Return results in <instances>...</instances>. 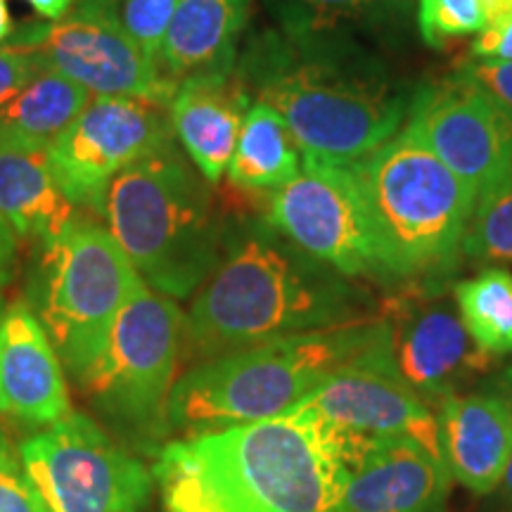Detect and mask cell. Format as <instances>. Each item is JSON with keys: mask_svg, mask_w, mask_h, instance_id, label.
<instances>
[{"mask_svg": "<svg viewBox=\"0 0 512 512\" xmlns=\"http://www.w3.org/2000/svg\"><path fill=\"white\" fill-rule=\"evenodd\" d=\"M366 316L368 297L354 280L306 254L268 219H240L226 226L219 266L192 294L185 351L204 361Z\"/></svg>", "mask_w": 512, "mask_h": 512, "instance_id": "6da1fadb", "label": "cell"}, {"mask_svg": "<svg viewBox=\"0 0 512 512\" xmlns=\"http://www.w3.org/2000/svg\"><path fill=\"white\" fill-rule=\"evenodd\" d=\"M235 74L249 98L287 121L304 157L337 164H358L387 143L411 105L356 38L266 31Z\"/></svg>", "mask_w": 512, "mask_h": 512, "instance_id": "7a4b0ae2", "label": "cell"}, {"mask_svg": "<svg viewBox=\"0 0 512 512\" xmlns=\"http://www.w3.org/2000/svg\"><path fill=\"white\" fill-rule=\"evenodd\" d=\"M344 470L328 432L285 413L169 441L152 477L162 512H328Z\"/></svg>", "mask_w": 512, "mask_h": 512, "instance_id": "3957f363", "label": "cell"}, {"mask_svg": "<svg viewBox=\"0 0 512 512\" xmlns=\"http://www.w3.org/2000/svg\"><path fill=\"white\" fill-rule=\"evenodd\" d=\"M102 216L143 283L166 297H192L219 266L226 223L176 138L114 178Z\"/></svg>", "mask_w": 512, "mask_h": 512, "instance_id": "277c9868", "label": "cell"}, {"mask_svg": "<svg viewBox=\"0 0 512 512\" xmlns=\"http://www.w3.org/2000/svg\"><path fill=\"white\" fill-rule=\"evenodd\" d=\"M380 328L375 313L204 358L171 389L166 430L190 437L285 415L330 373L368 349Z\"/></svg>", "mask_w": 512, "mask_h": 512, "instance_id": "5b68a950", "label": "cell"}, {"mask_svg": "<svg viewBox=\"0 0 512 512\" xmlns=\"http://www.w3.org/2000/svg\"><path fill=\"white\" fill-rule=\"evenodd\" d=\"M354 166L396 287L441 283L456 268L475 216L463 181L408 128Z\"/></svg>", "mask_w": 512, "mask_h": 512, "instance_id": "8992f818", "label": "cell"}, {"mask_svg": "<svg viewBox=\"0 0 512 512\" xmlns=\"http://www.w3.org/2000/svg\"><path fill=\"white\" fill-rule=\"evenodd\" d=\"M143 285L110 228L76 214L55 238L38 242L27 302L64 370L79 380L105 349L121 309Z\"/></svg>", "mask_w": 512, "mask_h": 512, "instance_id": "52a82bcc", "label": "cell"}, {"mask_svg": "<svg viewBox=\"0 0 512 512\" xmlns=\"http://www.w3.org/2000/svg\"><path fill=\"white\" fill-rule=\"evenodd\" d=\"M185 342L188 318L178 299L143 285L114 320L105 349L76 382L102 413L128 430L164 437Z\"/></svg>", "mask_w": 512, "mask_h": 512, "instance_id": "ba28073f", "label": "cell"}, {"mask_svg": "<svg viewBox=\"0 0 512 512\" xmlns=\"http://www.w3.org/2000/svg\"><path fill=\"white\" fill-rule=\"evenodd\" d=\"M266 219L347 278L396 287L354 164L302 155L299 174L273 192Z\"/></svg>", "mask_w": 512, "mask_h": 512, "instance_id": "9c48e42d", "label": "cell"}, {"mask_svg": "<svg viewBox=\"0 0 512 512\" xmlns=\"http://www.w3.org/2000/svg\"><path fill=\"white\" fill-rule=\"evenodd\" d=\"M19 458L48 512H143L155 486L143 460L79 411L24 439Z\"/></svg>", "mask_w": 512, "mask_h": 512, "instance_id": "30bf717a", "label": "cell"}, {"mask_svg": "<svg viewBox=\"0 0 512 512\" xmlns=\"http://www.w3.org/2000/svg\"><path fill=\"white\" fill-rule=\"evenodd\" d=\"M5 43L27 48L93 98H143L169 105L176 86L124 29L112 8L79 0L67 15L27 22Z\"/></svg>", "mask_w": 512, "mask_h": 512, "instance_id": "8fae6325", "label": "cell"}, {"mask_svg": "<svg viewBox=\"0 0 512 512\" xmlns=\"http://www.w3.org/2000/svg\"><path fill=\"white\" fill-rule=\"evenodd\" d=\"M384 325V358L427 406L470 392L498 366L479 349L441 283H408L377 311Z\"/></svg>", "mask_w": 512, "mask_h": 512, "instance_id": "7c38bea8", "label": "cell"}, {"mask_svg": "<svg viewBox=\"0 0 512 512\" xmlns=\"http://www.w3.org/2000/svg\"><path fill=\"white\" fill-rule=\"evenodd\" d=\"M406 128L463 181L475 211L512 181V117L465 69L420 86Z\"/></svg>", "mask_w": 512, "mask_h": 512, "instance_id": "4fadbf2b", "label": "cell"}, {"mask_svg": "<svg viewBox=\"0 0 512 512\" xmlns=\"http://www.w3.org/2000/svg\"><path fill=\"white\" fill-rule=\"evenodd\" d=\"M382 339L384 325L368 349L330 373L287 413L318 425L337 446L411 437L441 456L437 415L394 373Z\"/></svg>", "mask_w": 512, "mask_h": 512, "instance_id": "5bb4252c", "label": "cell"}, {"mask_svg": "<svg viewBox=\"0 0 512 512\" xmlns=\"http://www.w3.org/2000/svg\"><path fill=\"white\" fill-rule=\"evenodd\" d=\"M174 138L169 105L143 98H93L48 147V164L76 209L102 214L114 178Z\"/></svg>", "mask_w": 512, "mask_h": 512, "instance_id": "9a60e30c", "label": "cell"}, {"mask_svg": "<svg viewBox=\"0 0 512 512\" xmlns=\"http://www.w3.org/2000/svg\"><path fill=\"white\" fill-rule=\"evenodd\" d=\"M344 467L328 512H446L453 477L444 458L418 439L363 441Z\"/></svg>", "mask_w": 512, "mask_h": 512, "instance_id": "2e32d148", "label": "cell"}, {"mask_svg": "<svg viewBox=\"0 0 512 512\" xmlns=\"http://www.w3.org/2000/svg\"><path fill=\"white\" fill-rule=\"evenodd\" d=\"M72 411L64 366L27 299L0 316V415L50 427Z\"/></svg>", "mask_w": 512, "mask_h": 512, "instance_id": "e0dca14e", "label": "cell"}, {"mask_svg": "<svg viewBox=\"0 0 512 512\" xmlns=\"http://www.w3.org/2000/svg\"><path fill=\"white\" fill-rule=\"evenodd\" d=\"M441 458L453 482L494 494L512 456V411L484 389L448 396L434 408Z\"/></svg>", "mask_w": 512, "mask_h": 512, "instance_id": "ac0fdd59", "label": "cell"}, {"mask_svg": "<svg viewBox=\"0 0 512 512\" xmlns=\"http://www.w3.org/2000/svg\"><path fill=\"white\" fill-rule=\"evenodd\" d=\"M249 105L252 98L235 72L192 76L171 95L174 136L209 183H219L228 171Z\"/></svg>", "mask_w": 512, "mask_h": 512, "instance_id": "d6986e66", "label": "cell"}, {"mask_svg": "<svg viewBox=\"0 0 512 512\" xmlns=\"http://www.w3.org/2000/svg\"><path fill=\"white\" fill-rule=\"evenodd\" d=\"M249 0H178L157 64L178 88L192 76L235 72Z\"/></svg>", "mask_w": 512, "mask_h": 512, "instance_id": "ffe728a7", "label": "cell"}, {"mask_svg": "<svg viewBox=\"0 0 512 512\" xmlns=\"http://www.w3.org/2000/svg\"><path fill=\"white\" fill-rule=\"evenodd\" d=\"M79 214L57 185L43 147L0 143V216L17 238H55Z\"/></svg>", "mask_w": 512, "mask_h": 512, "instance_id": "44dd1931", "label": "cell"}, {"mask_svg": "<svg viewBox=\"0 0 512 512\" xmlns=\"http://www.w3.org/2000/svg\"><path fill=\"white\" fill-rule=\"evenodd\" d=\"M302 169V150L287 121L261 100H252L228 164L230 183L252 192H275Z\"/></svg>", "mask_w": 512, "mask_h": 512, "instance_id": "7402d4cb", "label": "cell"}, {"mask_svg": "<svg viewBox=\"0 0 512 512\" xmlns=\"http://www.w3.org/2000/svg\"><path fill=\"white\" fill-rule=\"evenodd\" d=\"M91 100L86 88L43 64L27 88L0 110V143L48 150Z\"/></svg>", "mask_w": 512, "mask_h": 512, "instance_id": "603a6c76", "label": "cell"}, {"mask_svg": "<svg viewBox=\"0 0 512 512\" xmlns=\"http://www.w3.org/2000/svg\"><path fill=\"white\" fill-rule=\"evenodd\" d=\"M285 36H344L380 31L403 19V0H266Z\"/></svg>", "mask_w": 512, "mask_h": 512, "instance_id": "cb8c5ba5", "label": "cell"}, {"mask_svg": "<svg viewBox=\"0 0 512 512\" xmlns=\"http://www.w3.org/2000/svg\"><path fill=\"white\" fill-rule=\"evenodd\" d=\"M458 313L479 349L501 358L512 356V273L489 266L453 285Z\"/></svg>", "mask_w": 512, "mask_h": 512, "instance_id": "d4e9b609", "label": "cell"}, {"mask_svg": "<svg viewBox=\"0 0 512 512\" xmlns=\"http://www.w3.org/2000/svg\"><path fill=\"white\" fill-rule=\"evenodd\" d=\"M463 254L479 264H512V181L479 204L467 228Z\"/></svg>", "mask_w": 512, "mask_h": 512, "instance_id": "484cf974", "label": "cell"}, {"mask_svg": "<svg viewBox=\"0 0 512 512\" xmlns=\"http://www.w3.org/2000/svg\"><path fill=\"white\" fill-rule=\"evenodd\" d=\"M418 27L422 41L432 48L482 34V0H420Z\"/></svg>", "mask_w": 512, "mask_h": 512, "instance_id": "4316f807", "label": "cell"}, {"mask_svg": "<svg viewBox=\"0 0 512 512\" xmlns=\"http://www.w3.org/2000/svg\"><path fill=\"white\" fill-rule=\"evenodd\" d=\"M176 5L178 0H117L112 10L140 48L157 60Z\"/></svg>", "mask_w": 512, "mask_h": 512, "instance_id": "83f0119b", "label": "cell"}, {"mask_svg": "<svg viewBox=\"0 0 512 512\" xmlns=\"http://www.w3.org/2000/svg\"><path fill=\"white\" fill-rule=\"evenodd\" d=\"M0 512H48L24 472L19 448L0 430Z\"/></svg>", "mask_w": 512, "mask_h": 512, "instance_id": "f1b7e54d", "label": "cell"}, {"mask_svg": "<svg viewBox=\"0 0 512 512\" xmlns=\"http://www.w3.org/2000/svg\"><path fill=\"white\" fill-rule=\"evenodd\" d=\"M43 69V62L27 48L0 43V110L27 88V83Z\"/></svg>", "mask_w": 512, "mask_h": 512, "instance_id": "f546056e", "label": "cell"}, {"mask_svg": "<svg viewBox=\"0 0 512 512\" xmlns=\"http://www.w3.org/2000/svg\"><path fill=\"white\" fill-rule=\"evenodd\" d=\"M463 69L479 83V86L494 95L498 105L512 117V62L472 60L467 62Z\"/></svg>", "mask_w": 512, "mask_h": 512, "instance_id": "4dcf8cb0", "label": "cell"}, {"mask_svg": "<svg viewBox=\"0 0 512 512\" xmlns=\"http://www.w3.org/2000/svg\"><path fill=\"white\" fill-rule=\"evenodd\" d=\"M470 53L472 60L512 62V15L477 34Z\"/></svg>", "mask_w": 512, "mask_h": 512, "instance_id": "1f68e13d", "label": "cell"}, {"mask_svg": "<svg viewBox=\"0 0 512 512\" xmlns=\"http://www.w3.org/2000/svg\"><path fill=\"white\" fill-rule=\"evenodd\" d=\"M17 235L10 223L0 216V292L10 285L17 264Z\"/></svg>", "mask_w": 512, "mask_h": 512, "instance_id": "d6a6232c", "label": "cell"}, {"mask_svg": "<svg viewBox=\"0 0 512 512\" xmlns=\"http://www.w3.org/2000/svg\"><path fill=\"white\" fill-rule=\"evenodd\" d=\"M479 389H484V392L496 396L498 401H503L512 411V361L491 370V373L482 380V387Z\"/></svg>", "mask_w": 512, "mask_h": 512, "instance_id": "836d02e7", "label": "cell"}, {"mask_svg": "<svg viewBox=\"0 0 512 512\" xmlns=\"http://www.w3.org/2000/svg\"><path fill=\"white\" fill-rule=\"evenodd\" d=\"M27 3L38 12L41 17L46 19H60L62 15H67L69 10L74 8L79 0H27Z\"/></svg>", "mask_w": 512, "mask_h": 512, "instance_id": "e575fe53", "label": "cell"}, {"mask_svg": "<svg viewBox=\"0 0 512 512\" xmlns=\"http://www.w3.org/2000/svg\"><path fill=\"white\" fill-rule=\"evenodd\" d=\"M12 17L8 10V0H0V43H5L12 34Z\"/></svg>", "mask_w": 512, "mask_h": 512, "instance_id": "d590c367", "label": "cell"}, {"mask_svg": "<svg viewBox=\"0 0 512 512\" xmlns=\"http://www.w3.org/2000/svg\"><path fill=\"white\" fill-rule=\"evenodd\" d=\"M496 491H501L505 498H510V501H512V456L508 460V467H505L503 479H501V484H498Z\"/></svg>", "mask_w": 512, "mask_h": 512, "instance_id": "8d00e7d4", "label": "cell"}, {"mask_svg": "<svg viewBox=\"0 0 512 512\" xmlns=\"http://www.w3.org/2000/svg\"><path fill=\"white\" fill-rule=\"evenodd\" d=\"M91 3H100V5H107V8H112V5L117 3V0H91Z\"/></svg>", "mask_w": 512, "mask_h": 512, "instance_id": "74e56055", "label": "cell"}, {"mask_svg": "<svg viewBox=\"0 0 512 512\" xmlns=\"http://www.w3.org/2000/svg\"><path fill=\"white\" fill-rule=\"evenodd\" d=\"M0 316H3V299H0Z\"/></svg>", "mask_w": 512, "mask_h": 512, "instance_id": "f35d334b", "label": "cell"}]
</instances>
